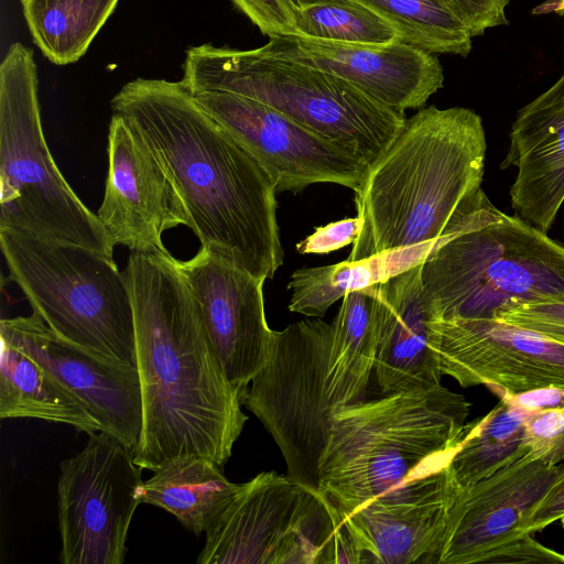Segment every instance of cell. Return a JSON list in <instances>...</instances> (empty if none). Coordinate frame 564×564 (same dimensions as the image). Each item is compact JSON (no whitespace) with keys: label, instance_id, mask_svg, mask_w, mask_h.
Returning <instances> with one entry per match:
<instances>
[{"label":"cell","instance_id":"obj_1","mask_svg":"<svg viewBox=\"0 0 564 564\" xmlns=\"http://www.w3.org/2000/svg\"><path fill=\"white\" fill-rule=\"evenodd\" d=\"M123 274L143 415L134 463L155 471L180 457L203 456L224 466L248 416L206 336L178 260L165 247L130 251Z\"/></svg>","mask_w":564,"mask_h":564},{"label":"cell","instance_id":"obj_2","mask_svg":"<svg viewBox=\"0 0 564 564\" xmlns=\"http://www.w3.org/2000/svg\"><path fill=\"white\" fill-rule=\"evenodd\" d=\"M111 108L155 151L202 247L257 278L272 279L284 253L275 184L260 163L182 80L133 79L113 96Z\"/></svg>","mask_w":564,"mask_h":564},{"label":"cell","instance_id":"obj_3","mask_svg":"<svg viewBox=\"0 0 564 564\" xmlns=\"http://www.w3.org/2000/svg\"><path fill=\"white\" fill-rule=\"evenodd\" d=\"M486 149L482 120L471 109L430 106L406 119L354 191L362 226L346 260L453 232L487 199Z\"/></svg>","mask_w":564,"mask_h":564},{"label":"cell","instance_id":"obj_4","mask_svg":"<svg viewBox=\"0 0 564 564\" xmlns=\"http://www.w3.org/2000/svg\"><path fill=\"white\" fill-rule=\"evenodd\" d=\"M470 404L442 384L336 410L319 462L318 490L344 514L451 458Z\"/></svg>","mask_w":564,"mask_h":564},{"label":"cell","instance_id":"obj_5","mask_svg":"<svg viewBox=\"0 0 564 564\" xmlns=\"http://www.w3.org/2000/svg\"><path fill=\"white\" fill-rule=\"evenodd\" d=\"M434 319H495L506 306L564 300V246L488 198L422 262Z\"/></svg>","mask_w":564,"mask_h":564},{"label":"cell","instance_id":"obj_6","mask_svg":"<svg viewBox=\"0 0 564 564\" xmlns=\"http://www.w3.org/2000/svg\"><path fill=\"white\" fill-rule=\"evenodd\" d=\"M183 84L193 94L228 91L262 101L326 139L355 151L369 165L406 119L354 84L323 69L271 55L264 48L192 46Z\"/></svg>","mask_w":564,"mask_h":564},{"label":"cell","instance_id":"obj_7","mask_svg":"<svg viewBox=\"0 0 564 564\" xmlns=\"http://www.w3.org/2000/svg\"><path fill=\"white\" fill-rule=\"evenodd\" d=\"M0 229L78 245L115 260V242L48 150L33 51L19 42L0 65Z\"/></svg>","mask_w":564,"mask_h":564},{"label":"cell","instance_id":"obj_8","mask_svg":"<svg viewBox=\"0 0 564 564\" xmlns=\"http://www.w3.org/2000/svg\"><path fill=\"white\" fill-rule=\"evenodd\" d=\"M11 280L33 312L64 339L137 367L134 315L123 272L85 247L0 229Z\"/></svg>","mask_w":564,"mask_h":564},{"label":"cell","instance_id":"obj_9","mask_svg":"<svg viewBox=\"0 0 564 564\" xmlns=\"http://www.w3.org/2000/svg\"><path fill=\"white\" fill-rule=\"evenodd\" d=\"M329 340L330 324L319 318L273 330L268 359L242 400L281 449L288 476L311 490H318L334 413L326 392Z\"/></svg>","mask_w":564,"mask_h":564},{"label":"cell","instance_id":"obj_10","mask_svg":"<svg viewBox=\"0 0 564 564\" xmlns=\"http://www.w3.org/2000/svg\"><path fill=\"white\" fill-rule=\"evenodd\" d=\"M57 514L63 564H122L132 517L141 500L142 468L112 435H89L61 463Z\"/></svg>","mask_w":564,"mask_h":564},{"label":"cell","instance_id":"obj_11","mask_svg":"<svg viewBox=\"0 0 564 564\" xmlns=\"http://www.w3.org/2000/svg\"><path fill=\"white\" fill-rule=\"evenodd\" d=\"M562 469L528 453L459 489L438 564H564L563 553L544 546L525 530Z\"/></svg>","mask_w":564,"mask_h":564},{"label":"cell","instance_id":"obj_12","mask_svg":"<svg viewBox=\"0 0 564 564\" xmlns=\"http://www.w3.org/2000/svg\"><path fill=\"white\" fill-rule=\"evenodd\" d=\"M193 96L269 173L276 193H297L316 183L355 191L367 176L370 165L355 151L262 101L228 91Z\"/></svg>","mask_w":564,"mask_h":564},{"label":"cell","instance_id":"obj_13","mask_svg":"<svg viewBox=\"0 0 564 564\" xmlns=\"http://www.w3.org/2000/svg\"><path fill=\"white\" fill-rule=\"evenodd\" d=\"M442 375L494 393L564 389V345L498 319H433Z\"/></svg>","mask_w":564,"mask_h":564},{"label":"cell","instance_id":"obj_14","mask_svg":"<svg viewBox=\"0 0 564 564\" xmlns=\"http://www.w3.org/2000/svg\"><path fill=\"white\" fill-rule=\"evenodd\" d=\"M448 462L415 473L344 516L360 552V564H438L460 489Z\"/></svg>","mask_w":564,"mask_h":564},{"label":"cell","instance_id":"obj_15","mask_svg":"<svg viewBox=\"0 0 564 564\" xmlns=\"http://www.w3.org/2000/svg\"><path fill=\"white\" fill-rule=\"evenodd\" d=\"M178 263L206 336L243 400L250 381L268 359L272 340L264 312V279L203 247Z\"/></svg>","mask_w":564,"mask_h":564},{"label":"cell","instance_id":"obj_16","mask_svg":"<svg viewBox=\"0 0 564 564\" xmlns=\"http://www.w3.org/2000/svg\"><path fill=\"white\" fill-rule=\"evenodd\" d=\"M97 216L115 245L130 251L164 248L165 230L191 227L187 209L155 151L118 113L109 124L108 175Z\"/></svg>","mask_w":564,"mask_h":564},{"label":"cell","instance_id":"obj_17","mask_svg":"<svg viewBox=\"0 0 564 564\" xmlns=\"http://www.w3.org/2000/svg\"><path fill=\"white\" fill-rule=\"evenodd\" d=\"M0 337L54 376L106 432L134 449L142 430V397L135 366L106 360L57 335L35 312L2 318Z\"/></svg>","mask_w":564,"mask_h":564},{"label":"cell","instance_id":"obj_18","mask_svg":"<svg viewBox=\"0 0 564 564\" xmlns=\"http://www.w3.org/2000/svg\"><path fill=\"white\" fill-rule=\"evenodd\" d=\"M273 56L332 73L399 111L417 109L444 85L435 54L397 42L351 45L302 37H272L262 46Z\"/></svg>","mask_w":564,"mask_h":564},{"label":"cell","instance_id":"obj_19","mask_svg":"<svg viewBox=\"0 0 564 564\" xmlns=\"http://www.w3.org/2000/svg\"><path fill=\"white\" fill-rule=\"evenodd\" d=\"M510 166L516 216L546 234L564 203V74L519 110L500 169Z\"/></svg>","mask_w":564,"mask_h":564},{"label":"cell","instance_id":"obj_20","mask_svg":"<svg viewBox=\"0 0 564 564\" xmlns=\"http://www.w3.org/2000/svg\"><path fill=\"white\" fill-rule=\"evenodd\" d=\"M375 378L381 395L441 384L434 314L422 282V263L378 284Z\"/></svg>","mask_w":564,"mask_h":564},{"label":"cell","instance_id":"obj_21","mask_svg":"<svg viewBox=\"0 0 564 564\" xmlns=\"http://www.w3.org/2000/svg\"><path fill=\"white\" fill-rule=\"evenodd\" d=\"M306 488L275 471L258 474L205 533L198 564H274Z\"/></svg>","mask_w":564,"mask_h":564},{"label":"cell","instance_id":"obj_22","mask_svg":"<svg viewBox=\"0 0 564 564\" xmlns=\"http://www.w3.org/2000/svg\"><path fill=\"white\" fill-rule=\"evenodd\" d=\"M377 289L346 293L330 323L326 392L333 412L365 401L378 348Z\"/></svg>","mask_w":564,"mask_h":564},{"label":"cell","instance_id":"obj_23","mask_svg":"<svg viewBox=\"0 0 564 564\" xmlns=\"http://www.w3.org/2000/svg\"><path fill=\"white\" fill-rule=\"evenodd\" d=\"M220 467L203 456L171 460L143 482L142 503L172 513L196 535L206 533L243 488L229 481Z\"/></svg>","mask_w":564,"mask_h":564},{"label":"cell","instance_id":"obj_24","mask_svg":"<svg viewBox=\"0 0 564 564\" xmlns=\"http://www.w3.org/2000/svg\"><path fill=\"white\" fill-rule=\"evenodd\" d=\"M0 417L40 419L88 435L101 427L84 404L54 376L0 337Z\"/></svg>","mask_w":564,"mask_h":564},{"label":"cell","instance_id":"obj_25","mask_svg":"<svg viewBox=\"0 0 564 564\" xmlns=\"http://www.w3.org/2000/svg\"><path fill=\"white\" fill-rule=\"evenodd\" d=\"M441 238L357 261L345 260L332 265L297 269L288 283L291 291L289 311L308 317H323L330 305L346 293L379 284L422 263Z\"/></svg>","mask_w":564,"mask_h":564},{"label":"cell","instance_id":"obj_26","mask_svg":"<svg viewBox=\"0 0 564 564\" xmlns=\"http://www.w3.org/2000/svg\"><path fill=\"white\" fill-rule=\"evenodd\" d=\"M119 0H21L34 43L56 65L77 62Z\"/></svg>","mask_w":564,"mask_h":564},{"label":"cell","instance_id":"obj_27","mask_svg":"<svg viewBox=\"0 0 564 564\" xmlns=\"http://www.w3.org/2000/svg\"><path fill=\"white\" fill-rule=\"evenodd\" d=\"M528 411L505 400L485 416L467 424L452 454L448 468L458 485L467 488L525 456L524 420Z\"/></svg>","mask_w":564,"mask_h":564},{"label":"cell","instance_id":"obj_28","mask_svg":"<svg viewBox=\"0 0 564 564\" xmlns=\"http://www.w3.org/2000/svg\"><path fill=\"white\" fill-rule=\"evenodd\" d=\"M388 21L403 43L466 57L471 33L449 0H356Z\"/></svg>","mask_w":564,"mask_h":564},{"label":"cell","instance_id":"obj_29","mask_svg":"<svg viewBox=\"0 0 564 564\" xmlns=\"http://www.w3.org/2000/svg\"><path fill=\"white\" fill-rule=\"evenodd\" d=\"M297 36L351 45L384 46L401 42L398 31L356 0H333L294 9Z\"/></svg>","mask_w":564,"mask_h":564},{"label":"cell","instance_id":"obj_30","mask_svg":"<svg viewBox=\"0 0 564 564\" xmlns=\"http://www.w3.org/2000/svg\"><path fill=\"white\" fill-rule=\"evenodd\" d=\"M524 440L529 454L555 466L564 460V408L528 412Z\"/></svg>","mask_w":564,"mask_h":564},{"label":"cell","instance_id":"obj_31","mask_svg":"<svg viewBox=\"0 0 564 564\" xmlns=\"http://www.w3.org/2000/svg\"><path fill=\"white\" fill-rule=\"evenodd\" d=\"M495 319L535 332L564 345V300L506 306L498 311Z\"/></svg>","mask_w":564,"mask_h":564},{"label":"cell","instance_id":"obj_32","mask_svg":"<svg viewBox=\"0 0 564 564\" xmlns=\"http://www.w3.org/2000/svg\"><path fill=\"white\" fill-rule=\"evenodd\" d=\"M231 2L270 39L295 34L294 8L289 0H231Z\"/></svg>","mask_w":564,"mask_h":564},{"label":"cell","instance_id":"obj_33","mask_svg":"<svg viewBox=\"0 0 564 564\" xmlns=\"http://www.w3.org/2000/svg\"><path fill=\"white\" fill-rule=\"evenodd\" d=\"M362 226L359 216L345 218L318 227L315 231L296 245V250L302 254H325L352 245Z\"/></svg>","mask_w":564,"mask_h":564},{"label":"cell","instance_id":"obj_34","mask_svg":"<svg viewBox=\"0 0 564 564\" xmlns=\"http://www.w3.org/2000/svg\"><path fill=\"white\" fill-rule=\"evenodd\" d=\"M466 22L473 36L508 23L506 8L510 0H449Z\"/></svg>","mask_w":564,"mask_h":564},{"label":"cell","instance_id":"obj_35","mask_svg":"<svg viewBox=\"0 0 564 564\" xmlns=\"http://www.w3.org/2000/svg\"><path fill=\"white\" fill-rule=\"evenodd\" d=\"M564 517V466L552 487L534 509L527 532L534 534Z\"/></svg>","mask_w":564,"mask_h":564},{"label":"cell","instance_id":"obj_36","mask_svg":"<svg viewBox=\"0 0 564 564\" xmlns=\"http://www.w3.org/2000/svg\"><path fill=\"white\" fill-rule=\"evenodd\" d=\"M505 400L528 412L564 408V389L557 387L541 388L520 393H496Z\"/></svg>","mask_w":564,"mask_h":564},{"label":"cell","instance_id":"obj_37","mask_svg":"<svg viewBox=\"0 0 564 564\" xmlns=\"http://www.w3.org/2000/svg\"><path fill=\"white\" fill-rule=\"evenodd\" d=\"M555 12L564 14V0H549L540 4L533 10V13H550Z\"/></svg>","mask_w":564,"mask_h":564},{"label":"cell","instance_id":"obj_38","mask_svg":"<svg viewBox=\"0 0 564 564\" xmlns=\"http://www.w3.org/2000/svg\"><path fill=\"white\" fill-rule=\"evenodd\" d=\"M329 1H333V0H289V2L291 3V6L294 9H300V8L318 4V3H324V2H329Z\"/></svg>","mask_w":564,"mask_h":564},{"label":"cell","instance_id":"obj_39","mask_svg":"<svg viewBox=\"0 0 564 564\" xmlns=\"http://www.w3.org/2000/svg\"><path fill=\"white\" fill-rule=\"evenodd\" d=\"M562 528L564 529V517L561 519Z\"/></svg>","mask_w":564,"mask_h":564}]
</instances>
